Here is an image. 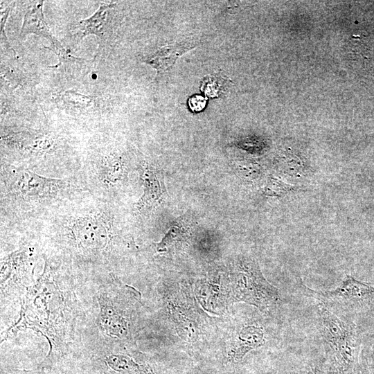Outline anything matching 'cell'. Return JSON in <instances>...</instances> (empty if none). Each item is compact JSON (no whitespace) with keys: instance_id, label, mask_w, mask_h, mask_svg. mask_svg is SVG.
<instances>
[{"instance_id":"cell-19","label":"cell","mask_w":374,"mask_h":374,"mask_svg":"<svg viewBox=\"0 0 374 374\" xmlns=\"http://www.w3.org/2000/svg\"><path fill=\"white\" fill-rule=\"evenodd\" d=\"M10 8L8 7L6 8L5 10H3V12L1 11V41L3 40V43L5 44H6L7 46H10V44H9V42H8V39L6 35V33H5V23L6 21V19L8 17V14H9V12H10Z\"/></svg>"},{"instance_id":"cell-18","label":"cell","mask_w":374,"mask_h":374,"mask_svg":"<svg viewBox=\"0 0 374 374\" xmlns=\"http://www.w3.org/2000/svg\"><path fill=\"white\" fill-rule=\"evenodd\" d=\"M206 100L202 96H193L190 98L188 105L193 112H198L204 109Z\"/></svg>"},{"instance_id":"cell-2","label":"cell","mask_w":374,"mask_h":374,"mask_svg":"<svg viewBox=\"0 0 374 374\" xmlns=\"http://www.w3.org/2000/svg\"><path fill=\"white\" fill-rule=\"evenodd\" d=\"M231 276L233 301H244L266 311L280 299L278 288L265 279L258 262L251 257L238 258Z\"/></svg>"},{"instance_id":"cell-14","label":"cell","mask_w":374,"mask_h":374,"mask_svg":"<svg viewBox=\"0 0 374 374\" xmlns=\"http://www.w3.org/2000/svg\"><path fill=\"white\" fill-rule=\"evenodd\" d=\"M190 226L186 220H179L175 222L161 242L158 244V250H164L172 242L185 238L188 234Z\"/></svg>"},{"instance_id":"cell-15","label":"cell","mask_w":374,"mask_h":374,"mask_svg":"<svg viewBox=\"0 0 374 374\" xmlns=\"http://www.w3.org/2000/svg\"><path fill=\"white\" fill-rule=\"evenodd\" d=\"M294 190V186L285 182L278 177L271 175L267 179L263 192L267 196L282 197Z\"/></svg>"},{"instance_id":"cell-4","label":"cell","mask_w":374,"mask_h":374,"mask_svg":"<svg viewBox=\"0 0 374 374\" xmlns=\"http://www.w3.org/2000/svg\"><path fill=\"white\" fill-rule=\"evenodd\" d=\"M310 294L319 298L321 303L350 304L374 296V287L346 275L339 286L332 290L317 292L306 288Z\"/></svg>"},{"instance_id":"cell-16","label":"cell","mask_w":374,"mask_h":374,"mask_svg":"<svg viewBox=\"0 0 374 374\" xmlns=\"http://www.w3.org/2000/svg\"><path fill=\"white\" fill-rule=\"evenodd\" d=\"M236 172L239 176L247 181H254L260 179L264 170L262 166L251 161H240L235 165Z\"/></svg>"},{"instance_id":"cell-5","label":"cell","mask_w":374,"mask_h":374,"mask_svg":"<svg viewBox=\"0 0 374 374\" xmlns=\"http://www.w3.org/2000/svg\"><path fill=\"white\" fill-rule=\"evenodd\" d=\"M43 1H35L26 11L20 32V37L34 33L49 40L52 50L57 55L60 63L73 57L62 47L59 41L53 36L47 25L42 12Z\"/></svg>"},{"instance_id":"cell-11","label":"cell","mask_w":374,"mask_h":374,"mask_svg":"<svg viewBox=\"0 0 374 374\" xmlns=\"http://www.w3.org/2000/svg\"><path fill=\"white\" fill-rule=\"evenodd\" d=\"M107 366L113 371L127 374H152L148 366L136 363L122 355H112L106 358Z\"/></svg>"},{"instance_id":"cell-9","label":"cell","mask_w":374,"mask_h":374,"mask_svg":"<svg viewBox=\"0 0 374 374\" xmlns=\"http://www.w3.org/2000/svg\"><path fill=\"white\" fill-rule=\"evenodd\" d=\"M265 344L264 332L261 328L248 326L242 328L233 348L229 353V359L238 362L253 349L259 348Z\"/></svg>"},{"instance_id":"cell-7","label":"cell","mask_w":374,"mask_h":374,"mask_svg":"<svg viewBox=\"0 0 374 374\" xmlns=\"http://www.w3.org/2000/svg\"><path fill=\"white\" fill-rule=\"evenodd\" d=\"M63 180L47 178L24 170L18 175L15 186L20 195L32 199H43L55 195L64 186Z\"/></svg>"},{"instance_id":"cell-13","label":"cell","mask_w":374,"mask_h":374,"mask_svg":"<svg viewBox=\"0 0 374 374\" xmlns=\"http://www.w3.org/2000/svg\"><path fill=\"white\" fill-rule=\"evenodd\" d=\"M125 168L121 159L116 156L108 157L103 166V180L107 184L118 182L123 177Z\"/></svg>"},{"instance_id":"cell-20","label":"cell","mask_w":374,"mask_h":374,"mask_svg":"<svg viewBox=\"0 0 374 374\" xmlns=\"http://www.w3.org/2000/svg\"><path fill=\"white\" fill-rule=\"evenodd\" d=\"M323 374H346V373L341 372V371L337 370L336 368L328 366L326 364V368H325Z\"/></svg>"},{"instance_id":"cell-17","label":"cell","mask_w":374,"mask_h":374,"mask_svg":"<svg viewBox=\"0 0 374 374\" xmlns=\"http://www.w3.org/2000/svg\"><path fill=\"white\" fill-rule=\"evenodd\" d=\"M326 366L325 356L312 359L304 366L290 372L287 374H323Z\"/></svg>"},{"instance_id":"cell-12","label":"cell","mask_w":374,"mask_h":374,"mask_svg":"<svg viewBox=\"0 0 374 374\" xmlns=\"http://www.w3.org/2000/svg\"><path fill=\"white\" fill-rule=\"evenodd\" d=\"M114 6V4H102L92 16L81 21L80 28L82 32V37L95 34L103 37V30L106 24L107 13Z\"/></svg>"},{"instance_id":"cell-1","label":"cell","mask_w":374,"mask_h":374,"mask_svg":"<svg viewBox=\"0 0 374 374\" xmlns=\"http://www.w3.org/2000/svg\"><path fill=\"white\" fill-rule=\"evenodd\" d=\"M326 364L346 374H355L359 343L353 324L345 322L322 303L317 307Z\"/></svg>"},{"instance_id":"cell-21","label":"cell","mask_w":374,"mask_h":374,"mask_svg":"<svg viewBox=\"0 0 374 374\" xmlns=\"http://www.w3.org/2000/svg\"><path fill=\"white\" fill-rule=\"evenodd\" d=\"M365 374H374V373H371L368 371H366Z\"/></svg>"},{"instance_id":"cell-3","label":"cell","mask_w":374,"mask_h":374,"mask_svg":"<svg viewBox=\"0 0 374 374\" xmlns=\"http://www.w3.org/2000/svg\"><path fill=\"white\" fill-rule=\"evenodd\" d=\"M71 231L76 242L90 250L103 248L110 235L108 224L96 215L78 217L71 225Z\"/></svg>"},{"instance_id":"cell-8","label":"cell","mask_w":374,"mask_h":374,"mask_svg":"<svg viewBox=\"0 0 374 374\" xmlns=\"http://www.w3.org/2000/svg\"><path fill=\"white\" fill-rule=\"evenodd\" d=\"M276 167L282 176L293 180H303L312 172L310 166L304 157L286 149L276 159Z\"/></svg>"},{"instance_id":"cell-6","label":"cell","mask_w":374,"mask_h":374,"mask_svg":"<svg viewBox=\"0 0 374 374\" xmlns=\"http://www.w3.org/2000/svg\"><path fill=\"white\" fill-rule=\"evenodd\" d=\"M143 193L136 205L140 213H147L161 205L166 198V190L160 171L145 165L141 170Z\"/></svg>"},{"instance_id":"cell-10","label":"cell","mask_w":374,"mask_h":374,"mask_svg":"<svg viewBox=\"0 0 374 374\" xmlns=\"http://www.w3.org/2000/svg\"><path fill=\"white\" fill-rule=\"evenodd\" d=\"M193 43L188 42L164 46L158 49L147 61L160 75L166 72L175 61L186 52L194 48Z\"/></svg>"}]
</instances>
